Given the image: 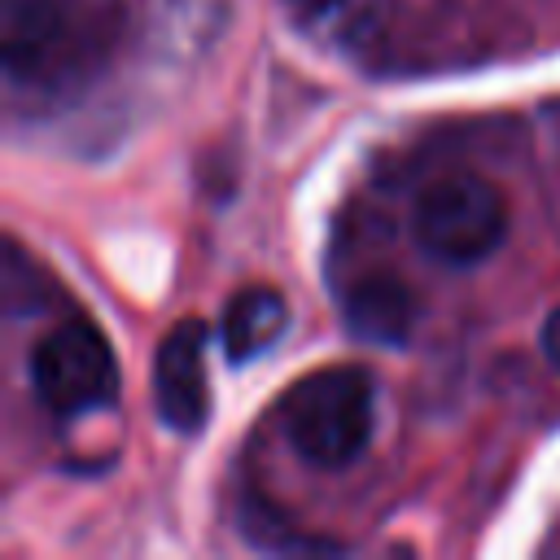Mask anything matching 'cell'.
Segmentation results:
<instances>
[{"instance_id": "7a4b0ae2", "label": "cell", "mask_w": 560, "mask_h": 560, "mask_svg": "<svg viewBox=\"0 0 560 560\" xmlns=\"http://www.w3.org/2000/svg\"><path fill=\"white\" fill-rule=\"evenodd\" d=\"M508 232V206L481 175H442L416 201V241L451 267L481 262Z\"/></svg>"}, {"instance_id": "5b68a950", "label": "cell", "mask_w": 560, "mask_h": 560, "mask_svg": "<svg viewBox=\"0 0 560 560\" xmlns=\"http://www.w3.org/2000/svg\"><path fill=\"white\" fill-rule=\"evenodd\" d=\"M416 324V302L402 280L368 276L346 298V328L372 346H402Z\"/></svg>"}, {"instance_id": "52a82bcc", "label": "cell", "mask_w": 560, "mask_h": 560, "mask_svg": "<svg viewBox=\"0 0 560 560\" xmlns=\"http://www.w3.org/2000/svg\"><path fill=\"white\" fill-rule=\"evenodd\" d=\"M542 354L560 368V306L547 315V324H542Z\"/></svg>"}, {"instance_id": "8992f818", "label": "cell", "mask_w": 560, "mask_h": 560, "mask_svg": "<svg viewBox=\"0 0 560 560\" xmlns=\"http://www.w3.org/2000/svg\"><path fill=\"white\" fill-rule=\"evenodd\" d=\"M284 328H289V302L271 284H249L232 293V302L223 306L219 337H223L228 359L245 363V359H258Z\"/></svg>"}, {"instance_id": "3957f363", "label": "cell", "mask_w": 560, "mask_h": 560, "mask_svg": "<svg viewBox=\"0 0 560 560\" xmlns=\"http://www.w3.org/2000/svg\"><path fill=\"white\" fill-rule=\"evenodd\" d=\"M31 389L52 416H83L118 394V363L109 341L88 319H66L31 350Z\"/></svg>"}, {"instance_id": "6da1fadb", "label": "cell", "mask_w": 560, "mask_h": 560, "mask_svg": "<svg viewBox=\"0 0 560 560\" xmlns=\"http://www.w3.org/2000/svg\"><path fill=\"white\" fill-rule=\"evenodd\" d=\"M280 424L284 438L302 459L315 468H341L350 464L376 424V389L363 368L337 363L306 372L293 381V389L280 402Z\"/></svg>"}, {"instance_id": "277c9868", "label": "cell", "mask_w": 560, "mask_h": 560, "mask_svg": "<svg viewBox=\"0 0 560 560\" xmlns=\"http://www.w3.org/2000/svg\"><path fill=\"white\" fill-rule=\"evenodd\" d=\"M153 402L158 416L179 429L192 433L206 420L210 407V389H206V324L201 319H179L162 346H158V363H153Z\"/></svg>"}]
</instances>
